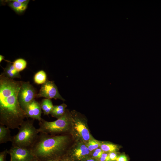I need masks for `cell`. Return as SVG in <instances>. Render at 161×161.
Wrapping results in <instances>:
<instances>
[{
  "label": "cell",
  "instance_id": "obj_3",
  "mask_svg": "<svg viewBox=\"0 0 161 161\" xmlns=\"http://www.w3.org/2000/svg\"><path fill=\"white\" fill-rule=\"evenodd\" d=\"M18 130V133L12 136V146L30 148L39 133L34 126V119L24 120Z\"/></svg>",
  "mask_w": 161,
  "mask_h": 161
},
{
  "label": "cell",
  "instance_id": "obj_19",
  "mask_svg": "<svg viewBox=\"0 0 161 161\" xmlns=\"http://www.w3.org/2000/svg\"><path fill=\"white\" fill-rule=\"evenodd\" d=\"M101 143L99 141L95 139H91L88 141L87 146L90 151H92L100 147Z\"/></svg>",
  "mask_w": 161,
  "mask_h": 161
},
{
  "label": "cell",
  "instance_id": "obj_21",
  "mask_svg": "<svg viewBox=\"0 0 161 161\" xmlns=\"http://www.w3.org/2000/svg\"><path fill=\"white\" fill-rule=\"evenodd\" d=\"M110 160L111 161H116L117 157V153L115 152H110L109 153Z\"/></svg>",
  "mask_w": 161,
  "mask_h": 161
},
{
  "label": "cell",
  "instance_id": "obj_24",
  "mask_svg": "<svg viewBox=\"0 0 161 161\" xmlns=\"http://www.w3.org/2000/svg\"><path fill=\"white\" fill-rule=\"evenodd\" d=\"M102 154L101 153L95 151L93 154V156L94 157L97 158H100L101 157Z\"/></svg>",
  "mask_w": 161,
  "mask_h": 161
},
{
  "label": "cell",
  "instance_id": "obj_28",
  "mask_svg": "<svg viewBox=\"0 0 161 161\" xmlns=\"http://www.w3.org/2000/svg\"><path fill=\"white\" fill-rule=\"evenodd\" d=\"M31 161H39L37 159H36V158L32 160H31Z\"/></svg>",
  "mask_w": 161,
  "mask_h": 161
},
{
  "label": "cell",
  "instance_id": "obj_6",
  "mask_svg": "<svg viewBox=\"0 0 161 161\" xmlns=\"http://www.w3.org/2000/svg\"><path fill=\"white\" fill-rule=\"evenodd\" d=\"M37 97H44L45 98L59 99L63 101L65 100L60 94L58 88L53 81L47 80L42 84L39 92L37 94Z\"/></svg>",
  "mask_w": 161,
  "mask_h": 161
},
{
  "label": "cell",
  "instance_id": "obj_20",
  "mask_svg": "<svg viewBox=\"0 0 161 161\" xmlns=\"http://www.w3.org/2000/svg\"><path fill=\"white\" fill-rule=\"evenodd\" d=\"M8 154V150L7 149L1 152L0 153V161H7L6 156Z\"/></svg>",
  "mask_w": 161,
  "mask_h": 161
},
{
  "label": "cell",
  "instance_id": "obj_11",
  "mask_svg": "<svg viewBox=\"0 0 161 161\" xmlns=\"http://www.w3.org/2000/svg\"><path fill=\"white\" fill-rule=\"evenodd\" d=\"M9 6L16 13L20 14L24 12L27 9L29 3H21L17 0L6 1Z\"/></svg>",
  "mask_w": 161,
  "mask_h": 161
},
{
  "label": "cell",
  "instance_id": "obj_7",
  "mask_svg": "<svg viewBox=\"0 0 161 161\" xmlns=\"http://www.w3.org/2000/svg\"><path fill=\"white\" fill-rule=\"evenodd\" d=\"M10 161H31L35 157L30 148L12 146L8 150Z\"/></svg>",
  "mask_w": 161,
  "mask_h": 161
},
{
  "label": "cell",
  "instance_id": "obj_25",
  "mask_svg": "<svg viewBox=\"0 0 161 161\" xmlns=\"http://www.w3.org/2000/svg\"><path fill=\"white\" fill-rule=\"evenodd\" d=\"M3 60H4L5 61H7L8 62H11L7 60H6L4 59V57L3 55H0V63H1Z\"/></svg>",
  "mask_w": 161,
  "mask_h": 161
},
{
  "label": "cell",
  "instance_id": "obj_16",
  "mask_svg": "<svg viewBox=\"0 0 161 161\" xmlns=\"http://www.w3.org/2000/svg\"><path fill=\"white\" fill-rule=\"evenodd\" d=\"M34 82L38 84H43L47 80V75L43 70L39 71L34 75L33 78Z\"/></svg>",
  "mask_w": 161,
  "mask_h": 161
},
{
  "label": "cell",
  "instance_id": "obj_5",
  "mask_svg": "<svg viewBox=\"0 0 161 161\" xmlns=\"http://www.w3.org/2000/svg\"><path fill=\"white\" fill-rule=\"evenodd\" d=\"M37 95L35 88L29 82L22 81L18 98L21 107L24 111L26 107L35 99Z\"/></svg>",
  "mask_w": 161,
  "mask_h": 161
},
{
  "label": "cell",
  "instance_id": "obj_4",
  "mask_svg": "<svg viewBox=\"0 0 161 161\" xmlns=\"http://www.w3.org/2000/svg\"><path fill=\"white\" fill-rule=\"evenodd\" d=\"M71 116L66 111L63 116L54 121H48L42 118L39 122L38 130L39 133L53 135L66 132L70 129Z\"/></svg>",
  "mask_w": 161,
  "mask_h": 161
},
{
  "label": "cell",
  "instance_id": "obj_18",
  "mask_svg": "<svg viewBox=\"0 0 161 161\" xmlns=\"http://www.w3.org/2000/svg\"><path fill=\"white\" fill-rule=\"evenodd\" d=\"M100 147L102 150L105 152H115L119 150V147L117 145L110 143H102Z\"/></svg>",
  "mask_w": 161,
  "mask_h": 161
},
{
  "label": "cell",
  "instance_id": "obj_10",
  "mask_svg": "<svg viewBox=\"0 0 161 161\" xmlns=\"http://www.w3.org/2000/svg\"><path fill=\"white\" fill-rule=\"evenodd\" d=\"M1 74L5 77L11 79L21 78L19 72L16 70L12 62L7 63L6 67L3 68V72Z\"/></svg>",
  "mask_w": 161,
  "mask_h": 161
},
{
  "label": "cell",
  "instance_id": "obj_26",
  "mask_svg": "<svg viewBox=\"0 0 161 161\" xmlns=\"http://www.w3.org/2000/svg\"><path fill=\"white\" fill-rule=\"evenodd\" d=\"M58 161H69V160H68L67 159H65V158H62V159H59Z\"/></svg>",
  "mask_w": 161,
  "mask_h": 161
},
{
  "label": "cell",
  "instance_id": "obj_8",
  "mask_svg": "<svg viewBox=\"0 0 161 161\" xmlns=\"http://www.w3.org/2000/svg\"><path fill=\"white\" fill-rule=\"evenodd\" d=\"M71 123L73 124L72 126L77 134L83 141H88L91 139L88 128L80 119L76 117L73 118L72 115Z\"/></svg>",
  "mask_w": 161,
  "mask_h": 161
},
{
  "label": "cell",
  "instance_id": "obj_14",
  "mask_svg": "<svg viewBox=\"0 0 161 161\" xmlns=\"http://www.w3.org/2000/svg\"><path fill=\"white\" fill-rule=\"evenodd\" d=\"M66 107L67 105L64 103L59 105L54 106L50 114L52 117L58 119L65 113Z\"/></svg>",
  "mask_w": 161,
  "mask_h": 161
},
{
  "label": "cell",
  "instance_id": "obj_29",
  "mask_svg": "<svg viewBox=\"0 0 161 161\" xmlns=\"http://www.w3.org/2000/svg\"></svg>",
  "mask_w": 161,
  "mask_h": 161
},
{
  "label": "cell",
  "instance_id": "obj_17",
  "mask_svg": "<svg viewBox=\"0 0 161 161\" xmlns=\"http://www.w3.org/2000/svg\"><path fill=\"white\" fill-rule=\"evenodd\" d=\"M12 64L16 70L20 72L26 68L27 65V62L23 58H18L13 62Z\"/></svg>",
  "mask_w": 161,
  "mask_h": 161
},
{
  "label": "cell",
  "instance_id": "obj_15",
  "mask_svg": "<svg viewBox=\"0 0 161 161\" xmlns=\"http://www.w3.org/2000/svg\"><path fill=\"white\" fill-rule=\"evenodd\" d=\"M40 104L44 115H48L50 114L54 106L52 100L50 99L44 98L42 100Z\"/></svg>",
  "mask_w": 161,
  "mask_h": 161
},
{
  "label": "cell",
  "instance_id": "obj_12",
  "mask_svg": "<svg viewBox=\"0 0 161 161\" xmlns=\"http://www.w3.org/2000/svg\"><path fill=\"white\" fill-rule=\"evenodd\" d=\"M10 129L5 126L0 124V144L11 142L12 136L11 135Z\"/></svg>",
  "mask_w": 161,
  "mask_h": 161
},
{
  "label": "cell",
  "instance_id": "obj_23",
  "mask_svg": "<svg viewBox=\"0 0 161 161\" xmlns=\"http://www.w3.org/2000/svg\"><path fill=\"white\" fill-rule=\"evenodd\" d=\"M116 161H128L127 156L125 154H122L118 156Z\"/></svg>",
  "mask_w": 161,
  "mask_h": 161
},
{
  "label": "cell",
  "instance_id": "obj_13",
  "mask_svg": "<svg viewBox=\"0 0 161 161\" xmlns=\"http://www.w3.org/2000/svg\"><path fill=\"white\" fill-rule=\"evenodd\" d=\"M89 151L87 146L80 144L74 149L73 155L77 159L80 160L87 155Z\"/></svg>",
  "mask_w": 161,
  "mask_h": 161
},
{
  "label": "cell",
  "instance_id": "obj_9",
  "mask_svg": "<svg viewBox=\"0 0 161 161\" xmlns=\"http://www.w3.org/2000/svg\"><path fill=\"white\" fill-rule=\"evenodd\" d=\"M24 111L27 119L30 118L37 120L39 122L41 120L42 112L41 104L35 99L26 107Z\"/></svg>",
  "mask_w": 161,
  "mask_h": 161
},
{
  "label": "cell",
  "instance_id": "obj_22",
  "mask_svg": "<svg viewBox=\"0 0 161 161\" xmlns=\"http://www.w3.org/2000/svg\"><path fill=\"white\" fill-rule=\"evenodd\" d=\"M100 158V161H111L109 157V154L103 153Z\"/></svg>",
  "mask_w": 161,
  "mask_h": 161
},
{
  "label": "cell",
  "instance_id": "obj_27",
  "mask_svg": "<svg viewBox=\"0 0 161 161\" xmlns=\"http://www.w3.org/2000/svg\"><path fill=\"white\" fill-rule=\"evenodd\" d=\"M86 161H97L93 159H89L86 160Z\"/></svg>",
  "mask_w": 161,
  "mask_h": 161
},
{
  "label": "cell",
  "instance_id": "obj_2",
  "mask_svg": "<svg viewBox=\"0 0 161 161\" xmlns=\"http://www.w3.org/2000/svg\"><path fill=\"white\" fill-rule=\"evenodd\" d=\"M69 142L66 135H53L39 133L30 149L39 161H58L64 153Z\"/></svg>",
  "mask_w": 161,
  "mask_h": 161
},
{
  "label": "cell",
  "instance_id": "obj_1",
  "mask_svg": "<svg viewBox=\"0 0 161 161\" xmlns=\"http://www.w3.org/2000/svg\"><path fill=\"white\" fill-rule=\"evenodd\" d=\"M22 81L0 75V124L10 129H18L27 117L18 101Z\"/></svg>",
  "mask_w": 161,
  "mask_h": 161
}]
</instances>
